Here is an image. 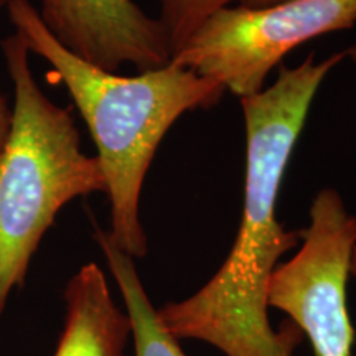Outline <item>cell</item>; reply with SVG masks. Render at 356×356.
<instances>
[{
    "label": "cell",
    "mask_w": 356,
    "mask_h": 356,
    "mask_svg": "<svg viewBox=\"0 0 356 356\" xmlns=\"http://www.w3.org/2000/svg\"><path fill=\"white\" fill-rule=\"evenodd\" d=\"M343 58L340 51L317 61L310 53L293 68L282 66L270 86L239 99L246 129L241 222L216 274L188 299L159 310L177 340L204 341L226 356H293L304 340L293 323L274 330L267 314V292L279 259L300 243V231L284 228L275 207L312 102Z\"/></svg>",
    "instance_id": "cell-1"
},
{
    "label": "cell",
    "mask_w": 356,
    "mask_h": 356,
    "mask_svg": "<svg viewBox=\"0 0 356 356\" xmlns=\"http://www.w3.org/2000/svg\"><path fill=\"white\" fill-rule=\"evenodd\" d=\"M8 20L26 50L42 56L68 91L96 145L111 207V239L134 259L149 251L140 193L159 145L181 115L210 109L225 89L175 61L134 76L101 70L74 56L43 25L30 0H12Z\"/></svg>",
    "instance_id": "cell-2"
},
{
    "label": "cell",
    "mask_w": 356,
    "mask_h": 356,
    "mask_svg": "<svg viewBox=\"0 0 356 356\" xmlns=\"http://www.w3.org/2000/svg\"><path fill=\"white\" fill-rule=\"evenodd\" d=\"M0 44L13 86L10 132L0 155L2 317L58 213L73 200L106 193V178L96 155L83 152L71 109L38 86L20 35L13 32Z\"/></svg>",
    "instance_id": "cell-3"
},
{
    "label": "cell",
    "mask_w": 356,
    "mask_h": 356,
    "mask_svg": "<svg viewBox=\"0 0 356 356\" xmlns=\"http://www.w3.org/2000/svg\"><path fill=\"white\" fill-rule=\"evenodd\" d=\"M355 24L356 0L229 6L208 17L172 61L243 99L266 88L269 73L287 53Z\"/></svg>",
    "instance_id": "cell-4"
},
{
    "label": "cell",
    "mask_w": 356,
    "mask_h": 356,
    "mask_svg": "<svg viewBox=\"0 0 356 356\" xmlns=\"http://www.w3.org/2000/svg\"><path fill=\"white\" fill-rule=\"evenodd\" d=\"M300 248L277 266L267 304L291 317L309 337L315 356H351L355 330L346 305V284L356 244V216L335 188L315 195Z\"/></svg>",
    "instance_id": "cell-5"
},
{
    "label": "cell",
    "mask_w": 356,
    "mask_h": 356,
    "mask_svg": "<svg viewBox=\"0 0 356 356\" xmlns=\"http://www.w3.org/2000/svg\"><path fill=\"white\" fill-rule=\"evenodd\" d=\"M37 10L61 47L111 73L157 70L173 58L162 22L134 0H40Z\"/></svg>",
    "instance_id": "cell-6"
},
{
    "label": "cell",
    "mask_w": 356,
    "mask_h": 356,
    "mask_svg": "<svg viewBox=\"0 0 356 356\" xmlns=\"http://www.w3.org/2000/svg\"><path fill=\"white\" fill-rule=\"evenodd\" d=\"M63 297L65 325L53 356H126L131 322L115 305L99 266L84 264Z\"/></svg>",
    "instance_id": "cell-7"
},
{
    "label": "cell",
    "mask_w": 356,
    "mask_h": 356,
    "mask_svg": "<svg viewBox=\"0 0 356 356\" xmlns=\"http://www.w3.org/2000/svg\"><path fill=\"white\" fill-rule=\"evenodd\" d=\"M96 243L99 244L108 267L118 284L131 322V335L136 345V356H185L180 343L159 317L144 284L137 273L136 262L115 244L108 231L96 228Z\"/></svg>",
    "instance_id": "cell-8"
},
{
    "label": "cell",
    "mask_w": 356,
    "mask_h": 356,
    "mask_svg": "<svg viewBox=\"0 0 356 356\" xmlns=\"http://www.w3.org/2000/svg\"><path fill=\"white\" fill-rule=\"evenodd\" d=\"M159 20L162 22L167 32L172 56H175L191 35L200 29V25L220 8L229 7L233 3L264 7L277 3L280 0H159Z\"/></svg>",
    "instance_id": "cell-9"
},
{
    "label": "cell",
    "mask_w": 356,
    "mask_h": 356,
    "mask_svg": "<svg viewBox=\"0 0 356 356\" xmlns=\"http://www.w3.org/2000/svg\"><path fill=\"white\" fill-rule=\"evenodd\" d=\"M10 124H12V106L8 102L7 96L3 92H0V155L3 152V147H6L8 132H10Z\"/></svg>",
    "instance_id": "cell-10"
},
{
    "label": "cell",
    "mask_w": 356,
    "mask_h": 356,
    "mask_svg": "<svg viewBox=\"0 0 356 356\" xmlns=\"http://www.w3.org/2000/svg\"><path fill=\"white\" fill-rule=\"evenodd\" d=\"M345 58H350V61L356 65V43L351 44L348 50H345Z\"/></svg>",
    "instance_id": "cell-11"
},
{
    "label": "cell",
    "mask_w": 356,
    "mask_h": 356,
    "mask_svg": "<svg viewBox=\"0 0 356 356\" xmlns=\"http://www.w3.org/2000/svg\"><path fill=\"white\" fill-rule=\"evenodd\" d=\"M351 274L356 277V244H355V249H353V257H351Z\"/></svg>",
    "instance_id": "cell-12"
},
{
    "label": "cell",
    "mask_w": 356,
    "mask_h": 356,
    "mask_svg": "<svg viewBox=\"0 0 356 356\" xmlns=\"http://www.w3.org/2000/svg\"><path fill=\"white\" fill-rule=\"evenodd\" d=\"M12 0H0V12L3 10V8H6L7 10V7H8V3H10Z\"/></svg>",
    "instance_id": "cell-13"
}]
</instances>
